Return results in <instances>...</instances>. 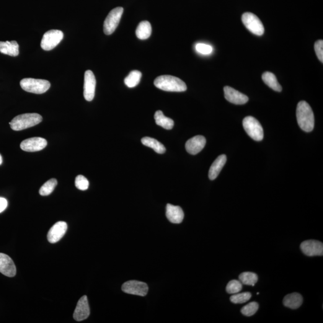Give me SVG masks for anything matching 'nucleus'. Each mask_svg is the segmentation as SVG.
I'll use <instances>...</instances> for the list:
<instances>
[{
	"instance_id": "1",
	"label": "nucleus",
	"mask_w": 323,
	"mask_h": 323,
	"mask_svg": "<svg viewBox=\"0 0 323 323\" xmlns=\"http://www.w3.org/2000/svg\"><path fill=\"white\" fill-rule=\"evenodd\" d=\"M296 118L299 127L306 133L313 130L314 115L308 103L304 101L298 103L296 109Z\"/></svg>"
},
{
	"instance_id": "2",
	"label": "nucleus",
	"mask_w": 323,
	"mask_h": 323,
	"mask_svg": "<svg viewBox=\"0 0 323 323\" xmlns=\"http://www.w3.org/2000/svg\"><path fill=\"white\" fill-rule=\"evenodd\" d=\"M155 86L159 89L168 92H185L187 90L185 83L178 77L169 75L157 77L154 80Z\"/></svg>"
},
{
	"instance_id": "3",
	"label": "nucleus",
	"mask_w": 323,
	"mask_h": 323,
	"mask_svg": "<svg viewBox=\"0 0 323 323\" xmlns=\"http://www.w3.org/2000/svg\"><path fill=\"white\" fill-rule=\"evenodd\" d=\"M42 120L39 114L25 113L16 116L9 124L13 130L19 131L37 125Z\"/></svg>"
},
{
	"instance_id": "4",
	"label": "nucleus",
	"mask_w": 323,
	"mask_h": 323,
	"mask_svg": "<svg viewBox=\"0 0 323 323\" xmlns=\"http://www.w3.org/2000/svg\"><path fill=\"white\" fill-rule=\"evenodd\" d=\"M20 85L25 91L36 94H44L51 87L50 82L46 80L33 78L22 79Z\"/></svg>"
},
{
	"instance_id": "5",
	"label": "nucleus",
	"mask_w": 323,
	"mask_h": 323,
	"mask_svg": "<svg viewBox=\"0 0 323 323\" xmlns=\"http://www.w3.org/2000/svg\"><path fill=\"white\" fill-rule=\"evenodd\" d=\"M243 127L248 135L255 141H260L263 139L264 134L262 125L256 119L247 116L242 121Z\"/></svg>"
},
{
	"instance_id": "6",
	"label": "nucleus",
	"mask_w": 323,
	"mask_h": 323,
	"mask_svg": "<svg viewBox=\"0 0 323 323\" xmlns=\"http://www.w3.org/2000/svg\"><path fill=\"white\" fill-rule=\"evenodd\" d=\"M242 21L245 27L254 34L261 36L264 34L265 29L262 22L256 15L247 12L242 15Z\"/></svg>"
},
{
	"instance_id": "7",
	"label": "nucleus",
	"mask_w": 323,
	"mask_h": 323,
	"mask_svg": "<svg viewBox=\"0 0 323 323\" xmlns=\"http://www.w3.org/2000/svg\"><path fill=\"white\" fill-rule=\"evenodd\" d=\"M64 38V34L60 30L48 31L43 35L41 47L45 51H51L56 47Z\"/></svg>"
},
{
	"instance_id": "8",
	"label": "nucleus",
	"mask_w": 323,
	"mask_h": 323,
	"mask_svg": "<svg viewBox=\"0 0 323 323\" xmlns=\"http://www.w3.org/2000/svg\"><path fill=\"white\" fill-rule=\"evenodd\" d=\"M123 13V9L121 7H116L109 13L104 23V32L106 35H111L115 32Z\"/></svg>"
},
{
	"instance_id": "9",
	"label": "nucleus",
	"mask_w": 323,
	"mask_h": 323,
	"mask_svg": "<svg viewBox=\"0 0 323 323\" xmlns=\"http://www.w3.org/2000/svg\"><path fill=\"white\" fill-rule=\"evenodd\" d=\"M121 290L126 293L145 296L148 293L149 288L145 283L132 280L124 283L121 287Z\"/></svg>"
},
{
	"instance_id": "10",
	"label": "nucleus",
	"mask_w": 323,
	"mask_h": 323,
	"mask_svg": "<svg viewBox=\"0 0 323 323\" xmlns=\"http://www.w3.org/2000/svg\"><path fill=\"white\" fill-rule=\"evenodd\" d=\"M302 252L307 256H316L323 255V244L317 240H307L301 243Z\"/></svg>"
},
{
	"instance_id": "11",
	"label": "nucleus",
	"mask_w": 323,
	"mask_h": 323,
	"mask_svg": "<svg viewBox=\"0 0 323 323\" xmlns=\"http://www.w3.org/2000/svg\"><path fill=\"white\" fill-rule=\"evenodd\" d=\"M96 79L93 72L87 70L85 73L84 92L85 100L91 102L95 97Z\"/></svg>"
},
{
	"instance_id": "12",
	"label": "nucleus",
	"mask_w": 323,
	"mask_h": 323,
	"mask_svg": "<svg viewBox=\"0 0 323 323\" xmlns=\"http://www.w3.org/2000/svg\"><path fill=\"white\" fill-rule=\"evenodd\" d=\"M48 142L41 137L30 138L23 141L20 144V148L28 152L40 151L47 146Z\"/></svg>"
},
{
	"instance_id": "13",
	"label": "nucleus",
	"mask_w": 323,
	"mask_h": 323,
	"mask_svg": "<svg viewBox=\"0 0 323 323\" xmlns=\"http://www.w3.org/2000/svg\"><path fill=\"white\" fill-rule=\"evenodd\" d=\"M90 315V308L88 300L86 296H82L77 302L76 309H75L73 318L77 322H81L86 320Z\"/></svg>"
},
{
	"instance_id": "14",
	"label": "nucleus",
	"mask_w": 323,
	"mask_h": 323,
	"mask_svg": "<svg viewBox=\"0 0 323 323\" xmlns=\"http://www.w3.org/2000/svg\"><path fill=\"white\" fill-rule=\"evenodd\" d=\"M0 272L8 277H14L17 273L14 261L4 253H0Z\"/></svg>"
},
{
	"instance_id": "15",
	"label": "nucleus",
	"mask_w": 323,
	"mask_h": 323,
	"mask_svg": "<svg viewBox=\"0 0 323 323\" xmlns=\"http://www.w3.org/2000/svg\"><path fill=\"white\" fill-rule=\"evenodd\" d=\"M224 97L232 104L242 105L249 102V98L246 95L238 91L230 86L224 87Z\"/></svg>"
},
{
	"instance_id": "16",
	"label": "nucleus",
	"mask_w": 323,
	"mask_h": 323,
	"mask_svg": "<svg viewBox=\"0 0 323 323\" xmlns=\"http://www.w3.org/2000/svg\"><path fill=\"white\" fill-rule=\"evenodd\" d=\"M67 230V224L65 221H58L51 227L48 232L49 242L54 244L58 242L64 236Z\"/></svg>"
},
{
	"instance_id": "17",
	"label": "nucleus",
	"mask_w": 323,
	"mask_h": 323,
	"mask_svg": "<svg viewBox=\"0 0 323 323\" xmlns=\"http://www.w3.org/2000/svg\"><path fill=\"white\" fill-rule=\"evenodd\" d=\"M205 144V138L202 136H197L186 142V149L188 153L195 155L203 151Z\"/></svg>"
},
{
	"instance_id": "18",
	"label": "nucleus",
	"mask_w": 323,
	"mask_h": 323,
	"mask_svg": "<svg viewBox=\"0 0 323 323\" xmlns=\"http://www.w3.org/2000/svg\"><path fill=\"white\" fill-rule=\"evenodd\" d=\"M166 216L171 223L179 224L183 221L185 214L180 206L169 204L166 208Z\"/></svg>"
},
{
	"instance_id": "19",
	"label": "nucleus",
	"mask_w": 323,
	"mask_h": 323,
	"mask_svg": "<svg viewBox=\"0 0 323 323\" xmlns=\"http://www.w3.org/2000/svg\"><path fill=\"white\" fill-rule=\"evenodd\" d=\"M226 161L227 157L224 154L221 155L214 161L209 170L208 177L211 180H215L218 177L220 172L226 164Z\"/></svg>"
},
{
	"instance_id": "20",
	"label": "nucleus",
	"mask_w": 323,
	"mask_h": 323,
	"mask_svg": "<svg viewBox=\"0 0 323 323\" xmlns=\"http://www.w3.org/2000/svg\"><path fill=\"white\" fill-rule=\"evenodd\" d=\"M0 52L11 56L19 55V45L16 41H0Z\"/></svg>"
},
{
	"instance_id": "21",
	"label": "nucleus",
	"mask_w": 323,
	"mask_h": 323,
	"mask_svg": "<svg viewBox=\"0 0 323 323\" xmlns=\"http://www.w3.org/2000/svg\"><path fill=\"white\" fill-rule=\"evenodd\" d=\"M302 303H303V298L301 294L298 293L288 294L283 300L284 306L293 309L299 308Z\"/></svg>"
},
{
	"instance_id": "22",
	"label": "nucleus",
	"mask_w": 323,
	"mask_h": 323,
	"mask_svg": "<svg viewBox=\"0 0 323 323\" xmlns=\"http://www.w3.org/2000/svg\"><path fill=\"white\" fill-rule=\"evenodd\" d=\"M152 34V26L148 21H142L139 23L136 30V35L139 39L146 40Z\"/></svg>"
},
{
	"instance_id": "23",
	"label": "nucleus",
	"mask_w": 323,
	"mask_h": 323,
	"mask_svg": "<svg viewBox=\"0 0 323 323\" xmlns=\"http://www.w3.org/2000/svg\"><path fill=\"white\" fill-rule=\"evenodd\" d=\"M154 120L157 125L166 129H171L174 122L171 119L165 117L162 111H157L154 114Z\"/></svg>"
},
{
	"instance_id": "24",
	"label": "nucleus",
	"mask_w": 323,
	"mask_h": 323,
	"mask_svg": "<svg viewBox=\"0 0 323 323\" xmlns=\"http://www.w3.org/2000/svg\"><path fill=\"white\" fill-rule=\"evenodd\" d=\"M141 143L143 145L153 149L156 153L159 154L164 153L166 149L163 144L153 138L146 136L141 139Z\"/></svg>"
},
{
	"instance_id": "25",
	"label": "nucleus",
	"mask_w": 323,
	"mask_h": 323,
	"mask_svg": "<svg viewBox=\"0 0 323 323\" xmlns=\"http://www.w3.org/2000/svg\"><path fill=\"white\" fill-rule=\"evenodd\" d=\"M263 81L265 84L270 88L275 90L276 92H281L282 90V87L281 85L279 84L277 79L274 74L271 72H265L262 75Z\"/></svg>"
},
{
	"instance_id": "26",
	"label": "nucleus",
	"mask_w": 323,
	"mask_h": 323,
	"mask_svg": "<svg viewBox=\"0 0 323 323\" xmlns=\"http://www.w3.org/2000/svg\"><path fill=\"white\" fill-rule=\"evenodd\" d=\"M142 74L140 71L134 70L131 71L125 79V84L129 88L137 86L141 79Z\"/></svg>"
},
{
	"instance_id": "27",
	"label": "nucleus",
	"mask_w": 323,
	"mask_h": 323,
	"mask_svg": "<svg viewBox=\"0 0 323 323\" xmlns=\"http://www.w3.org/2000/svg\"><path fill=\"white\" fill-rule=\"evenodd\" d=\"M239 280L244 285L255 286L258 281L256 273L251 272H245L239 276Z\"/></svg>"
},
{
	"instance_id": "28",
	"label": "nucleus",
	"mask_w": 323,
	"mask_h": 323,
	"mask_svg": "<svg viewBox=\"0 0 323 323\" xmlns=\"http://www.w3.org/2000/svg\"><path fill=\"white\" fill-rule=\"evenodd\" d=\"M58 184L57 180L55 178H51V179L48 181L44 184L39 190V193L41 196H48L53 192L56 186Z\"/></svg>"
},
{
	"instance_id": "29",
	"label": "nucleus",
	"mask_w": 323,
	"mask_h": 323,
	"mask_svg": "<svg viewBox=\"0 0 323 323\" xmlns=\"http://www.w3.org/2000/svg\"><path fill=\"white\" fill-rule=\"evenodd\" d=\"M252 298V294L250 292L234 294L230 298V301L235 304H244Z\"/></svg>"
},
{
	"instance_id": "30",
	"label": "nucleus",
	"mask_w": 323,
	"mask_h": 323,
	"mask_svg": "<svg viewBox=\"0 0 323 323\" xmlns=\"http://www.w3.org/2000/svg\"><path fill=\"white\" fill-rule=\"evenodd\" d=\"M258 309V304L257 302H250L247 306H244L241 309V313L245 316L250 317L256 313Z\"/></svg>"
},
{
	"instance_id": "31",
	"label": "nucleus",
	"mask_w": 323,
	"mask_h": 323,
	"mask_svg": "<svg viewBox=\"0 0 323 323\" xmlns=\"http://www.w3.org/2000/svg\"><path fill=\"white\" fill-rule=\"evenodd\" d=\"M242 289V284L241 281L232 280L227 284L226 290L227 293L229 294H235L241 291Z\"/></svg>"
},
{
	"instance_id": "32",
	"label": "nucleus",
	"mask_w": 323,
	"mask_h": 323,
	"mask_svg": "<svg viewBox=\"0 0 323 323\" xmlns=\"http://www.w3.org/2000/svg\"><path fill=\"white\" fill-rule=\"evenodd\" d=\"M75 185L78 189L81 190H86L88 188L89 186V181L84 175H77L75 181Z\"/></svg>"
},
{
	"instance_id": "33",
	"label": "nucleus",
	"mask_w": 323,
	"mask_h": 323,
	"mask_svg": "<svg viewBox=\"0 0 323 323\" xmlns=\"http://www.w3.org/2000/svg\"><path fill=\"white\" fill-rule=\"evenodd\" d=\"M196 50L203 55H208L213 51V48L211 46L206 45V44L199 43L196 45Z\"/></svg>"
},
{
	"instance_id": "34",
	"label": "nucleus",
	"mask_w": 323,
	"mask_h": 323,
	"mask_svg": "<svg viewBox=\"0 0 323 323\" xmlns=\"http://www.w3.org/2000/svg\"><path fill=\"white\" fill-rule=\"evenodd\" d=\"M314 49L315 53L319 60L323 63V41L318 40L315 43Z\"/></svg>"
},
{
	"instance_id": "35",
	"label": "nucleus",
	"mask_w": 323,
	"mask_h": 323,
	"mask_svg": "<svg viewBox=\"0 0 323 323\" xmlns=\"http://www.w3.org/2000/svg\"><path fill=\"white\" fill-rule=\"evenodd\" d=\"M8 205V203L6 199L0 197V213L6 210Z\"/></svg>"
},
{
	"instance_id": "36",
	"label": "nucleus",
	"mask_w": 323,
	"mask_h": 323,
	"mask_svg": "<svg viewBox=\"0 0 323 323\" xmlns=\"http://www.w3.org/2000/svg\"><path fill=\"white\" fill-rule=\"evenodd\" d=\"M2 158L1 155L0 154V165H1L2 164Z\"/></svg>"
}]
</instances>
